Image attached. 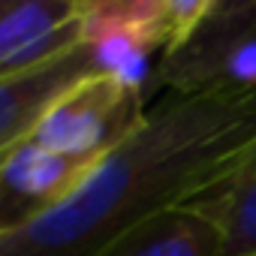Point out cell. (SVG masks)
I'll use <instances>...</instances> for the list:
<instances>
[{
  "label": "cell",
  "instance_id": "obj_9",
  "mask_svg": "<svg viewBox=\"0 0 256 256\" xmlns=\"http://www.w3.org/2000/svg\"><path fill=\"white\" fill-rule=\"evenodd\" d=\"M96 256H223V241L208 217L175 208L136 226Z\"/></svg>",
  "mask_w": 256,
  "mask_h": 256
},
{
  "label": "cell",
  "instance_id": "obj_6",
  "mask_svg": "<svg viewBox=\"0 0 256 256\" xmlns=\"http://www.w3.org/2000/svg\"><path fill=\"white\" fill-rule=\"evenodd\" d=\"M84 42V0H4L0 76L48 64Z\"/></svg>",
  "mask_w": 256,
  "mask_h": 256
},
{
  "label": "cell",
  "instance_id": "obj_3",
  "mask_svg": "<svg viewBox=\"0 0 256 256\" xmlns=\"http://www.w3.org/2000/svg\"><path fill=\"white\" fill-rule=\"evenodd\" d=\"M175 42L169 0H84V46L100 76L154 94L157 64Z\"/></svg>",
  "mask_w": 256,
  "mask_h": 256
},
{
  "label": "cell",
  "instance_id": "obj_4",
  "mask_svg": "<svg viewBox=\"0 0 256 256\" xmlns=\"http://www.w3.org/2000/svg\"><path fill=\"white\" fill-rule=\"evenodd\" d=\"M145 94L108 76H94L72 88L28 136L60 154L100 163L124 145L148 118Z\"/></svg>",
  "mask_w": 256,
  "mask_h": 256
},
{
  "label": "cell",
  "instance_id": "obj_5",
  "mask_svg": "<svg viewBox=\"0 0 256 256\" xmlns=\"http://www.w3.org/2000/svg\"><path fill=\"white\" fill-rule=\"evenodd\" d=\"M96 163L60 154L34 139L0 151V235L64 205Z\"/></svg>",
  "mask_w": 256,
  "mask_h": 256
},
{
  "label": "cell",
  "instance_id": "obj_8",
  "mask_svg": "<svg viewBox=\"0 0 256 256\" xmlns=\"http://www.w3.org/2000/svg\"><path fill=\"white\" fill-rule=\"evenodd\" d=\"M184 208H193L214 223L223 256H256V145L220 184Z\"/></svg>",
  "mask_w": 256,
  "mask_h": 256
},
{
  "label": "cell",
  "instance_id": "obj_1",
  "mask_svg": "<svg viewBox=\"0 0 256 256\" xmlns=\"http://www.w3.org/2000/svg\"><path fill=\"white\" fill-rule=\"evenodd\" d=\"M256 145V94H166L54 211L0 235V256H96L220 184Z\"/></svg>",
  "mask_w": 256,
  "mask_h": 256
},
{
  "label": "cell",
  "instance_id": "obj_7",
  "mask_svg": "<svg viewBox=\"0 0 256 256\" xmlns=\"http://www.w3.org/2000/svg\"><path fill=\"white\" fill-rule=\"evenodd\" d=\"M100 76L88 46L40 64L34 70L0 76V151L28 139L36 124L82 82Z\"/></svg>",
  "mask_w": 256,
  "mask_h": 256
},
{
  "label": "cell",
  "instance_id": "obj_2",
  "mask_svg": "<svg viewBox=\"0 0 256 256\" xmlns=\"http://www.w3.org/2000/svg\"><path fill=\"white\" fill-rule=\"evenodd\" d=\"M154 90L256 94V0H214L205 22L163 54Z\"/></svg>",
  "mask_w": 256,
  "mask_h": 256
}]
</instances>
